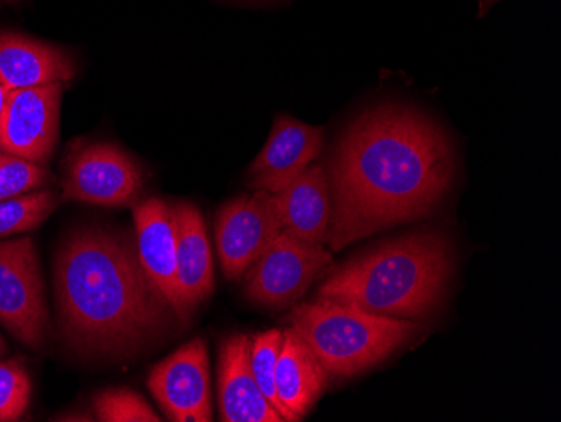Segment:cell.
Listing matches in <instances>:
<instances>
[{
    "instance_id": "7",
    "label": "cell",
    "mask_w": 561,
    "mask_h": 422,
    "mask_svg": "<svg viewBox=\"0 0 561 422\" xmlns=\"http://www.w3.org/2000/svg\"><path fill=\"white\" fill-rule=\"evenodd\" d=\"M145 185L141 167L125 150L106 141L72 148L65 162L62 197L94 206L125 207Z\"/></svg>"
},
{
    "instance_id": "22",
    "label": "cell",
    "mask_w": 561,
    "mask_h": 422,
    "mask_svg": "<svg viewBox=\"0 0 561 422\" xmlns=\"http://www.w3.org/2000/svg\"><path fill=\"white\" fill-rule=\"evenodd\" d=\"M50 173L41 163L0 152V201L44 187Z\"/></svg>"
},
{
    "instance_id": "16",
    "label": "cell",
    "mask_w": 561,
    "mask_h": 422,
    "mask_svg": "<svg viewBox=\"0 0 561 422\" xmlns=\"http://www.w3.org/2000/svg\"><path fill=\"white\" fill-rule=\"evenodd\" d=\"M176 236V278L181 288L185 320L188 313L214 292V264L206 223L197 206L173 204Z\"/></svg>"
},
{
    "instance_id": "23",
    "label": "cell",
    "mask_w": 561,
    "mask_h": 422,
    "mask_svg": "<svg viewBox=\"0 0 561 422\" xmlns=\"http://www.w3.org/2000/svg\"><path fill=\"white\" fill-rule=\"evenodd\" d=\"M5 98H8V90H5L4 84L0 83V116L4 112Z\"/></svg>"
},
{
    "instance_id": "2",
    "label": "cell",
    "mask_w": 561,
    "mask_h": 422,
    "mask_svg": "<svg viewBox=\"0 0 561 422\" xmlns=\"http://www.w3.org/2000/svg\"><path fill=\"white\" fill-rule=\"evenodd\" d=\"M55 285L62 333L81 352L134 351L172 310L145 273L137 244L106 229H80L66 239Z\"/></svg>"
},
{
    "instance_id": "15",
    "label": "cell",
    "mask_w": 561,
    "mask_h": 422,
    "mask_svg": "<svg viewBox=\"0 0 561 422\" xmlns=\"http://www.w3.org/2000/svg\"><path fill=\"white\" fill-rule=\"evenodd\" d=\"M76 62L66 49L22 34H0V83L5 90L68 83Z\"/></svg>"
},
{
    "instance_id": "21",
    "label": "cell",
    "mask_w": 561,
    "mask_h": 422,
    "mask_svg": "<svg viewBox=\"0 0 561 422\" xmlns=\"http://www.w3.org/2000/svg\"><path fill=\"white\" fill-rule=\"evenodd\" d=\"M31 379L21 361L0 362V422L18 421L30 408Z\"/></svg>"
},
{
    "instance_id": "12",
    "label": "cell",
    "mask_w": 561,
    "mask_h": 422,
    "mask_svg": "<svg viewBox=\"0 0 561 422\" xmlns=\"http://www.w3.org/2000/svg\"><path fill=\"white\" fill-rule=\"evenodd\" d=\"M137 251L151 283L169 301L176 317L185 320L176 278V236L172 206L163 198H145L134 206Z\"/></svg>"
},
{
    "instance_id": "10",
    "label": "cell",
    "mask_w": 561,
    "mask_h": 422,
    "mask_svg": "<svg viewBox=\"0 0 561 422\" xmlns=\"http://www.w3.org/2000/svg\"><path fill=\"white\" fill-rule=\"evenodd\" d=\"M148 387L170 421H213L206 340L198 337L160 362L148 377Z\"/></svg>"
},
{
    "instance_id": "3",
    "label": "cell",
    "mask_w": 561,
    "mask_h": 422,
    "mask_svg": "<svg viewBox=\"0 0 561 422\" xmlns=\"http://www.w3.org/2000/svg\"><path fill=\"white\" fill-rule=\"evenodd\" d=\"M453 273L449 238L436 229H422L340 264L321 283L317 296L381 317L415 320L443 304Z\"/></svg>"
},
{
    "instance_id": "9",
    "label": "cell",
    "mask_w": 561,
    "mask_h": 422,
    "mask_svg": "<svg viewBox=\"0 0 561 422\" xmlns=\"http://www.w3.org/2000/svg\"><path fill=\"white\" fill-rule=\"evenodd\" d=\"M62 91V83L8 91L0 116V152L46 163L58 141Z\"/></svg>"
},
{
    "instance_id": "6",
    "label": "cell",
    "mask_w": 561,
    "mask_h": 422,
    "mask_svg": "<svg viewBox=\"0 0 561 422\" xmlns=\"http://www.w3.org/2000/svg\"><path fill=\"white\" fill-rule=\"evenodd\" d=\"M0 323L30 349L49 332L39 258L31 238L0 242Z\"/></svg>"
},
{
    "instance_id": "13",
    "label": "cell",
    "mask_w": 561,
    "mask_h": 422,
    "mask_svg": "<svg viewBox=\"0 0 561 422\" xmlns=\"http://www.w3.org/2000/svg\"><path fill=\"white\" fill-rule=\"evenodd\" d=\"M219 409L224 422H286L252 376L251 337L245 333L220 343Z\"/></svg>"
},
{
    "instance_id": "11",
    "label": "cell",
    "mask_w": 561,
    "mask_h": 422,
    "mask_svg": "<svg viewBox=\"0 0 561 422\" xmlns=\"http://www.w3.org/2000/svg\"><path fill=\"white\" fill-rule=\"evenodd\" d=\"M323 141V128L277 115L266 145L249 167V189L270 194L283 191L318 159Z\"/></svg>"
},
{
    "instance_id": "17",
    "label": "cell",
    "mask_w": 561,
    "mask_h": 422,
    "mask_svg": "<svg viewBox=\"0 0 561 422\" xmlns=\"http://www.w3.org/2000/svg\"><path fill=\"white\" fill-rule=\"evenodd\" d=\"M283 231L310 244H327L331 203L328 173L310 166L283 191L274 194Z\"/></svg>"
},
{
    "instance_id": "1",
    "label": "cell",
    "mask_w": 561,
    "mask_h": 422,
    "mask_svg": "<svg viewBox=\"0 0 561 422\" xmlns=\"http://www.w3.org/2000/svg\"><path fill=\"white\" fill-rule=\"evenodd\" d=\"M447 135L405 106L365 113L339 141L330 163L327 244L345 246L428 216L454 181Z\"/></svg>"
},
{
    "instance_id": "18",
    "label": "cell",
    "mask_w": 561,
    "mask_h": 422,
    "mask_svg": "<svg viewBox=\"0 0 561 422\" xmlns=\"http://www.w3.org/2000/svg\"><path fill=\"white\" fill-rule=\"evenodd\" d=\"M58 206V192L49 189L0 201V238L34 231Z\"/></svg>"
},
{
    "instance_id": "5",
    "label": "cell",
    "mask_w": 561,
    "mask_h": 422,
    "mask_svg": "<svg viewBox=\"0 0 561 422\" xmlns=\"http://www.w3.org/2000/svg\"><path fill=\"white\" fill-rule=\"evenodd\" d=\"M331 263L324 244L299 241L283 231L245 271V295L267 308L295 307Z\"/></svg>"
},
{
    "instance_id": "4",
    "label": "cell",
    "mask_w": 561,
    "mask_h": 422,
    "mask_svg": "<svg viewBox=\"0 0 561 422\" xmlns=\"http://www.w3.org/2000/svg\"><path fill=\"white\" fill-rule=\"evenodd\" d=\"M289 323L320 358L331 379L358 376L422 332L417 321L381 317L318 296L317 300L296 304Z\"/></svg>"
},
{
    "instance_id": "19",
    "label": "cell",
    "mask_w": 561,
    "mask_h": 422,
    "mask_svg": "<svg viewBox=\"0 0 561 422\" xmlns=\"http://www.w3.org/2000/svg\"><path fill=\"white\" fill-rule=\"evenodd\" d=\"M94 415L101 422H160L144 397L130 389L101 390L93 399Z\"/></svg>"
},
{
    "instance_id": "14",
    "label": "cell",
    "mask_w": 561,
    "mask_h": 422,
    "mask_svg": "<svg viewBox=\"0 0 561 422\" xmlns=\"http://www.w3.org/2000/svg\"><path fill=\"white\" fill-rule=\"evenodd\" d=\"M330 374L295 329L283 330L276 364V396L286 422H298L327 392Z\"/></svg>"
},
{
    "instance_id": "20",
    "label": "cell",
    "mask_w": 561,
    "mask_h": 422,
    "mask_svg": "<svg viewBox=\"0 0 561 422\" xmlns=\"http://www.w3.org/2000/svg\"><path fill=\"white\" fill-rule=\"evenodd\" d=\"M283 345V330H266L251 337V368L261 392L279 412L276 396V364Z\"/></svg>"
},
{
    "instance_id": "25",
    "label": "cell",
    "mask_w": 561,
    "mask_h": 422,
    "mask_svg": "<svg viewBox=\"0 0 561 422\" xmlns=\"http://www.w3.org/2000/svg\"><path fill=\"white\" fill-rule=\"evenodd\" d=\"M484 2H486V5H491L493 2H496V0H482V4H484Z\"/></svg>"
},
{
    "instance_id": "8",
    "label": "cell",
    "mask_w": 561,
    "mask_h": 422,
    "mask_svg": "<svg viewBox=\"0 0 561 422\" xmlns=\"http://www.w3.org/2000/svg\"><path fill=\"white\" fill-rule=\"evenodd\" d=\"M280 232L274 194L252 191L224 204L216 217V241L226 278H241Z\"/></svg>"
},
{
    "instance_id": "24",
    "label": "cell",
    "mask_w": 561,
    "mask_h": 422,
    "mask_svg": "<svg viewBox=\"0 0 561 422\" xmlns=\"http://www.w3.org/2000/svg\"><path fill=\"white\" fill-rule=\"evenodd\" d=\"M8 352V345H5L4 340H2V337H0V357Z\"/></svg>"
}]
</instances>
